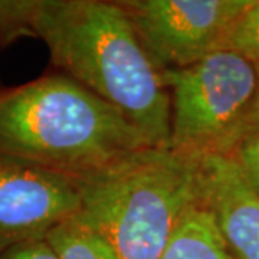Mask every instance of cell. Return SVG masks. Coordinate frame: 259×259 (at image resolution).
Masks as SVG:
<instances>
[{"mask_svg": "<svg viewBox=\"0 0 259 259\" xmlns=\"http://www.w3.org/2000/svg\"><path fill=\"white\" fill-rule=\"evenodd\" d=\"M0 29L9 42L40 37L56 72L117 108L153 147L168 148L164 71L148 55L120 2H0Z\"/></svg>", "mask_w": 259, "mask_h": 259, "instance_id": "1", "label": "cell"}, {"mask_svg": "<svg viewBox=\"0 0 259 259\" xmlns=\"http://www.w3.org/2000/svg\"><path fill=\"white\" fill-rule=\"evenodd\" d=\"M150 147L117 108L64 74L0 91V154L78 182Z\"/></svg>", "mask_w": 259, "mask_h": 259, "instance_id": "2", "label": "cell"}, {"mask_svg": "<svg viewBox=\"0 0 259 259\" xmlns=\"http://www.w3.org/2000/svg\"><path fill=\"white\" fill-rule=\"evenodd\" d=\"M78 214L120 259H160L186 212L200 199V158L150 147L75 182Z\"/></svg>", "mask_w": 259, "mask_h": 259, "instance_id": "3", "label": "cell"}, {"mask_svg": "<svg viewBox=\"0 0 259 259\" xmlns=\"http://www.w3.org/2000/svg\"><path fill=\"white\" fill-rule=\"evenodd\" d=\"M170 94L168 148L202 158L225 156L250 127L256 66L218 51L183 69L164 71Z\"/></svg>", "mask_w": 259, "mask_h": 259, "instance_id": "4", "label": "cell"}, {"mask_svg": "<svg viewBox=\"0 0 259 259\" xmlns=\"http://www.w3.org/2000/svg\"><path fill=\"white\" fill-rule=\"evenodd\" d=\"M250 0H121L148 55L163 71L183 69L222 51Z\"/></svg>", "mask_w": 259, "mask_h": 259, "instance_id": "5", "label": "cell"}, {"mask_svg": "<svg viewBox=\"0 0 259 259\" xmlns=\"http://www.w3.org/2000/svg\"><path fill=\"white\" fill-rule=\"evenodd\" d=\"M81 209L72 179L22 158L0 154V252L45 239Z\"/></svg>", "mask_w": 259, "mask_h": 259, "instance_id": "6", "label": "cell"}, {"mask_svg": "<svg viewBox=\"0 0 259 259\" xmlns=\"http://www.w3.org/2000/svg\"><path fill=\"white\" fill-rule=\"evenodd\" d=\"M200 196L233 259H259V194L231 158H200Z\"/></svg>", "mask_w": 259, "mask_h": 259, "instance_id": "7", "label": "cell"}, {"mask_svg": "<svg viewBox=\"0 0 259 259\" xmlns=\"http://www.w3.org/2000/svg\"><path fill=\"white\" fill-rule=\"evenodd\" d=\"M160 259H233L216 219L202 199L179 222Z\"/></svg>", "mask_w": 259, "mask_h": 259, "instance_id": "8", "label": "cell"}, {"mask_svg": "<svg viewBox=\"0 0 259 259\" xmlns=\"http://www.w3.org/2000/svg\"><path fill=\"white\" fill-rule=\"evenodd\" d=\"M58 259H120L110 242L76 213L45 238Z\"/></svg>", "mask_w": 259, "mask_h": 259, "instance_id": "9", "label": "cell"}, {"mask_svg": "<svg viewBox=\"0 0 259 259\" xmlns=\"http://www.w3.org/2000/svg\"><path fill=\"white\" fill-rule=\"evenodd\" d=\"M222 51H231L259 65V0H250L225 37Z\"/></svg>", "mask_w": 259, "mask_h": 259, "instance_id": "10", "label": "cell"}, {"mask_svg": "<svg viewBox=\"0 0 259 259\" xmlns=\"http://www.w3.org/2000/svg\"><path fill=\"white\" fill-rule=\"evenodd\" d=\"M239 168L246 183L259 194V127H249L225 154Z\"/></svg>", "mask_w": 259, "mask_h": 259, "instance_id": "11", "label": "cell"}, {"mask_svg": "<svg viewBox=\"0 0 259 259\" xmlns=\"http://www.w3.org/2000/svg\"><path fill=\"white\" fill-rule=\"evenodd\" d=\"M0 259H58L47 239H36L13 245L0 252Z\"/></svg>", "mask_w": 259, "mask_h": 259, "instance_id": "12", "label": "cell"}, {"mask_svg": "<svg viewBox=\"0 0 259 259\" xmlns=\"http://www.w3.org/2000/svg\"><path fill=\"white\" fill-rule=\"evenodd\" d=\"M255 66H256V72H258V88H256L253 110H252V117H250V127H259V65H255Z\"/></svg>", "mask_w": 259, "mask_h": 259, "instance_id": "13", "label": "cell"}, {"mask_svg": "<svg viewBox=\"0 0 259 259\" xmlns=\"http://www.w3.org/2000/svg\"><path fill=\"white\" fill-rule=\"evenodd\" d=\"M8 44V40H6V37H5V35H3V32L0 30V48L2 47H5ZM2 91V90H0Z\"/></svg>", "mask_w": 259, "mask_h": 259, "instance_id": "14", "label": "cell"}]
</instances>
